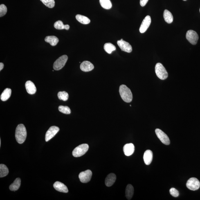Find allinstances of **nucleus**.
Returning <instances> with one entry per match:
<instances>
[{
	"instance_id": "2",
	"label": "nucleus",
	"mask_w": 200,
	"mask_h": 200,
	"mask_svg": "<svg viewBox=\"0 0 200 200\" xmlns=\"http://www.w3.org/2000/svg\"><path fill=\"white\" fill-rule=\"evenodd\" d=\"M120 96L124 101L127 103L131 102L132 100V93L127 86L122 84L120 85L119 90Z\"/></svg>"
},
{
	"instance_id": "37",
	"label": "nucleus",
	"mask_w": 200,
	"mask_h": 200,
	"mask_svg": "<svg viewBox=\"0 0 200 200\" xmlns=\"http://www.w3.org/2000/svg\"><path fill=\"white\" fill-rule=\"evenodd\" d=\"M183 1H186V0H183Z\"/></svg>"
},
{
	"instance_id": "15",
	"label": "nucleus",
	"mask_w": 200,
	"mask_h": 200,
	"mask_svg": "<svg viewBox=\"0 0 200 200\" xmlns=\"http://www.w3.org/2000/svg\"><path fill=\"white\" fill-rule=\"evenodd\" d=\"M124 154L126 156H130L133 154L135 151V147L133 143H127L123 147Z\"/></svg>"
},
{
	"instance_id": "7",
	"label": "nucleus",
	"mask_w": 200,
	"mask_h": 200,
	"mask_svg": "<svg viewBox=\"0 0 200 200\" xmlns=\"http://www.w3.org/2000/svg\"><path fill=\"white\" fill-rule=\"evenodd\" d=\"M186 38L190 44L195 45L197 44L199 39V36L195 31L190 30L187 32Z\"/></svg>"
},
{
	"instance_id": "9",
	"label": "nucleus",
	"mask_w": 200,
	"mask_h": 200,
	"mask_svg": "<svg viewBox=\"0 0 200 200\" xmlns=\"http://www.w3.org/2000/svg\"><path fill=\"white\" fill-rule=\"evenodd\" d=\"M92 175V171L87 170L84 172H81L79 175V179L81 182L86 183L88 182L91 180Z\"/></svg>"
},
{
	"instance_id": "5",
	"label": "nucleus",
	"mask_w": 200,
	"mask_h": 200,
	"mask_svg": "<svg viewBox=\"0 0 200 200\" xmlns=\"http://www.w3.org/2000/svg\"><path fill=\"white\" fill-rule=\"evenodd\" d=\"M68 57L66 55H64L59 57L55 61L53 64V68L56 71H59L64 67L67 61Z\"/></svg>"
},
{
	"instance_id": "13",
	"label": "nucleus",
	"mask_w": 200,
	"mask_h": 200,
	"mask_svg": "<svg viewBox=\"0 0 200 200\" xmlns=\"http://www.w3.org/2000/svg\"><path fill=\"white\" fill-rule=\"evenodd\" d=\"M80 69L85 72L92 71L94 68V65L91 62L88 61H84L80 65Z\"/></svg>"
},
{
	"instance_id": "4",
	"label": "nucleus",
	"mask_w": 200,
	"mask_h": 200,
	"mask_svg": "<svg viewBox=\"0 0 200 200\" xmlns=\"http://www.w3.org/2000/svg\"><path fill=\"white\" fill-rule=\"evenodd\" d=\"M89 148L88 144H81L74 149L73 152V156L75 157H79L84 155L87 152Z\"/></svg>"
},
{
	"instance_id": "8",
	"label": "nucleus",
	"mask_w": 200,
	"mask_h": 200,
	"mask_svg": "<svg viewBox=\"0 0 200 200\" xmlns=\"http://www.w3.org/2000/svg\"><path fill=\"white\" fill-rule=\"evenodd\" d=\"M155 131L157 136L162 143L167 145L170 144V140L168 136L163 131L159 129H156Z\"/></svg>"
},
{
	"instance_id": "29",
	"label": "nucleus",
	"mask_w": 200,
	"mask_h": 200,
	"mask_svg": "<svg viewBox=\"0 0 200 200\" xmlns=\"http://www.w3.org/2000/svg\"><path fill=\"white\" fill-rule=\"evenodd\" d=\"M58 98L60 100L63 101L67 100L69 98V95L65 91L59 92L57 94Z\"/></svg>"
},
{
	"instance_id": "18",
	"label": "nucleus",
	"mask_w": 200,
	"mask_h": 200,
	"mask_svg": "<svg viewBox=\"0 0 200 200\" xmlns=\"http://www.w3.org/2000/svg\"><path fill=\"white\" fill-rule=\"evenodd\" d=\"M116 179V175L113 173H111L106 178L105 183L106 186L110 187L115 182Z\"/></svg>"
},
{
	"instance_id": "1",
	"label": "nucleus",
	"mask_w": 200,
	"mask_h": 200,
	"mask_svg": "<svg viewBox=\"0 0 200 200\" xmlns=\"http://www.w3.org/2000/svg\"><path fill=\"white\" fill-rule=\"evenodd\" d=\"M27 131L26 127L22 124H19L16 128L15 138L17 142L19 144L24 143L26 139Z\"/></svg>"
},
{
	"instance_id": "10",
	"label": "nucleus",
	"mask_w": 200,
	"mask_h": 200,
	"mask_svg": "<svg viewBox=\"0 0 200 200\" xmlns=\"http://www.w3.org/2000/svg\"><path fill=\"white\" fill-rule=\"evenodd\" d=\"M117 44L122 51L131 53L132 51V48L131 45L128 42L124 41L123 39L117 41Z\"/></svg>"
},
{
	"instance_id": "6",
	"label": "nucleus",
	"mask_w": 200,
	"mask_h": 200,
	"mask_svg": "<svg viewBox=\"0 0 200 200\" xmlns=\"http://www.w3.org/2000/svg\"><path fill=\"white\" fill-rule=\"evenodd\" d=\"M186 186L189 190L194 191L196 190L199 188L200 182L197 178H192L187 181Z\"/></svg>"
},
{
	"instance_id": "24",
	"label": "nucleus",
	"mask_w": 200,
	"mask_h": 200,
	"mask_svg": "<svg viewBox=\"0 0 200 200\" xmlns=\"http://www.w3.org/2000/svg\"><path fill=\"white\" fill-rule=\"evenodd\" d=\"M163 18L166 22L171 23L173 21V16L172 13L169 10H165L163 12Z\"/></svg>"
},
{
	"instance_id": "23",
	"label": "nucleus",
	"mask_w": 200,
	"mask_h": 200,
	"mask_svg": "<svg viewBox=\"0 0 200 200\" xmlns=\"http://www.w3.org/2000/svg\"><path fill=\"white\" fill-rule=\"evenodd\" d=\"M21 184V180L19 178H17L11 185L10 186V190L15 191L17 190L20 188Z\"/></svg>"
},
{
	"instance_id": "16",
	"label": "nucleus",
	"mask_w": 200,
	"mask_h": 200,
	"mask_svg": "<svg viewBox=\"0 0 200 200\" xmlns=\"http://www.w3.org/2000/svg\"><path fill=\"white\" fill-rule=\"evenodd\" d=\"M25 87L27 92L29 94L33 95L37 92V88H36L35 84L31 81H27L25 84Z\"/></svg>"
},
{
	"instance_id": "21",
	"label": "nucleus",
	"mask_w": 200,
	"mask_h": 200,
	"mask_svg": "<svg viewBox=\"0 0 200 200\" xmlns=\"http://www.w3.org/2000/svg\"><path fill=\"white\" fill-rule=\"evenodd\" d=\"M12 91L10 88H6L3 91L1 96V100L3 101H5L10 98L11 95Z\"/></svg>"
},
{
	"instance_id": "14",
	"label": "nucleus",
	"mask_w": 200,
	"mask_h": 200,
	"mask_svg": "<svg viewBox=\"0 0 200 200\" xmlns=\"http://www.w3.org/2000/svg\"><path fill=\"white\" fill-rule=\"evenodd\" d=\"M54 188L55 190L61 192L67 193L68 192V190L67 187L64 183L61 182H60L57 181L54 183L53 185Z\"/></svg>"
},
{
	"instance_id": "35",
	"label": "nucleus",
	"mask_w": 200,
	"mask_h": 200,
	"mask_svg": "<svg viewBox=\"0 0 200 200\" xmlns=\"http://www.w3.org/2000/svg\"><path fill=\"white\" fill-rule=\"evenodd\" d=\"M3 68H4V64L3 63L1 62L0 63V71L2 70Z\"/></svg>"
},
{
	"instance_id": "34",
	"label": "nucleus",
	"mask_w": 200,
	"mask_h": 200,
	"mask_svg": "<svg viewBox=\"0 0 200 200\" xmlns=\"http://www.w3.org/2000/svg\"><path fill=\"white\" fill-rule=\"evenodd\" d=\"M149 0H140V5L142 7L145 6Z\"/></svg>"
},
{
	"instance_id": "33",
	"label": "nucleus",
	"mask_w": 200,
	"mask_h": 200,
	"mask_svg": "<svg viewBox=\"0 0 200 200\" xmlns=\"http://www.w3.org/2000/svg\"><path fill=\"white\" fill-rule=\"evenodd\" d=\"M169 192H170L171 195L173 197H177L179 195V192L175 188H171Z\"/></svg>"
},
{
	"instance_id": "26",
	"label": "nucleus",
	"mask_w": 200,
	"mask_h": 200,
	"mask_svg": "<svg viewBox=\"0 0 200 200\" xmlns=\"http://www.w3.org/2000/svg\"><path fill=\"white\" fill-rule=\"evenodd\" d=\"M104 49L107 53L111 54L113 51L116 50V48L111 43H107L104 45Z\"/></svg>"
},
{
	"instance_id": "27",
	"label": "nucleus",
	"mask_w": 200,
	"mask_h": 200,
	"mask_svg": "<svg viewBox=\"0 0 200 200\" xmlns=\"http://www.w3.org/2000/svg\"><path fill=\"white\" fill-rule=\"evenodd\" d=\"M101 6L106 10H109L112 7V4L110 0H100Z\"/></svg>"
},
{
	"instance_id": "31",
	"label": "nucleus",
	"mask_w": 200,
	"mask_h": 200,
	"mask_svg": "<svg viewBox=\"0 0 200 200\" xmlns=\"http://www.w3.org/2000/svg\"><path fill=\"white\" fill-rule=\"evenodd\" d=\"M58 109L60 112L65 114H70L71 113V110L70 108L67 106H59Z\"/></svg>"
},
{
	"instance_id": "30",
	"label": "nucleus",
	"mask_w": 200,
	"mask_h": 200,
	"mask_svg": "<svg viewBox=\"0 0 200 200\" xmlns=\"http://www.w3.org/2000/svg\"><path fill=\"white\" fill-rule=\"evenodd\" d=\"M47 7L50 8H53L55 6L54 0H40Z\"/></svg>"
},
{
	"instance_id": "28",
	"label": "nucleus",
	"mask_w": 200,
	"mask_h": 200,
	"mask_svg": "<svg viewBox=\"0 0 200 200\" xmlns=\"http://www.w3.org/2000/svg\"><path fill=\"white\" fill-rule=\"evenodd\" d=\"M9 170L6 165L1 164L0 165V177L3 178L8 175Z\"/></svg>"
},
{
	"instance_id": "36",
	"label": "nucleus",
	"mask_w": 200,
	"mask_h": 200,
	"mask_svg": "<svg viewBox=\"0 0 200 200\" xmlns=\"http://www.w3.org/2000/svg\"><path fill=\"white\" fill-rule=\"evenodd\" d=\"M1 139H0V147L1 146Z\"/></svg>"
},
{
	"instance_id": "19",
	"label": "nucleus",
	"mask_w": 200,
	"mask_h": 200,
	"mask_svg": "<svg viewBox=\"0 0 200 200\" xmlns=\"http://www.w3.org/2000/svg\"><path fill=\"white\" fill-rule=\"evenodd\" d=\"M45 40L52 46L56 45L59 41L58 38L54 36H47L45 38Z\"/></svg>"
},
{
	"instance_id": "32",
	"label": "nucleus",
	"mask_w": 200,
	"mask_h": 200,
	"mask_svg": "<svg viewBox=\"0 0 200 200\" xmlns=\"http://www.w3.org/2000/svg\"><path fill=\"white\" fill-rule=\"evenodd\" d=\"M7 12V7L4 4L0 5V17H2L6 15Z\"/></svg>"
},
{
	"instance_id": "22",
	"label": "nucleus",
	"mask_w": 200,
	"mask_h": 200,
	"mask_svg": "<svg viewBox=\"0 0 200 200\" xmlns=\"http://www.w3.org/2000/svg\"><path fill=\"white\" fill-rule=\"evenodd\" d=\"M54 26L57 29L62 30L65 29L66 30L69 29L70 26L68 25H65L63 24L62 21H58L55 22Z\"/></svg>"
},
{
	"instance_id": "25",
	"label": "nucleus",
	"mask_w": 200,
	"mask_h": 200,
	"mask_svg": "<svg viewBox=\"0 0 200 200\" xmlns=\"http://www.w3.org/2000/svg\"><path fill=\"white\" fill-rule=\"evenodd\" d=\"M76 18L79 22L83 24H88L91 22V21L88 18L83 15H77L76 16Z\"/></svg>"
},
{
	"instance_id": "11",
	"label": "nucleus",
	"mask_w": 200,
	"mask_h": 200,
	"mask_svg": "<svg viewBox=\"0 0 200 200\" xmlns=\"http://www.w3.org/2000/svg\"><path fill=\"white\" fill-rule=\"evenodd\" d=\"M59 128L56 126H52L47 131L45 135V141L48 142L58 133Z\"/></svg>"
},
{
	"instance_id": "20",
	"label": "nucleus",
	"mask_w": 200,
	"mask_h": 200,
	"mask_svg": "<svg viewBox=\"0 0 200 200\" xmlns=\"http://www.w3.org/2000/svg\"><path fill=\"white\" fill-rule=\"evenodd\" d=\"M134 194V188L132 185L128 184L126 189L125 196L128 200H131Z\"/></svg>"
},
{
	"instance_id": "3",
	"label": "nucleus",
	"mask_w": 200,
	"mask_h": 200,
	"mask_svg": "<svg viewBox=\"0 0 200 200\" xmlns=\"http://www.w3.org/2000/svg\"><path fill=\"white\" fill-rule=\"evenodd\" d=\"M155 71L157 76L161 80H165L168 77V73L161 63H158L156 64Z\"/></svg>"
},
{
	"instance_id": "38",
	"label": "nucleus",
	"mask_w": 200,
	"mask_h": 200,
	"mask_svg": "<svg viewBox=\"0 0 200 200\" xmlns=\"http://www.w3.org/2000/svg\"></svg>"
},
{
	"instance_id": "12",
	"label": "nucleus",
	"mask_w": 200,
	"mask_h": 200,
	"mask_svg": "<svg viewBox=\"0 0 200 200\" xmlns=\"http://www.w3.org/2000/svg\"><path fill=\"white\" fill-rule=\"evenodd\" d=\"M151 22V19L150 16L148 15L144 18L142 23L139 28V31L141 33H144L147 31L150 26Z\"/></svg>"
},
{
	"instance_id": "17",
	"label": "nucleus",
	"mask_w": 200,
	"mask_h": 200,
	"mask_svg": "<svg viewBox=\"0 0 200 200\" xmlns=\"http://www.w3.org/2000/svg\"><path fill=\"white\" fill-rule=\"evenodd\" d=\"M153 154L152 151L147 150L145 151L143 155L144 163L146 165H149L152 163Z\"/></svg>"
}]
</instances>
